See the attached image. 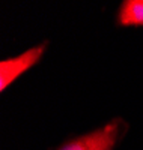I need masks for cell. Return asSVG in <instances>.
I'll use <instances>...</instances> for the list:
<instances>
[{
	"label": "cell",
	"instance_id": "3",
	"mask_svg": "<svg viewBox=\"0 0 143 150\" xmlns=\"http://www.w3.org/2000/svg\"><path fill=\"white\" fill-rule=\"evenodd\" d=\"M118 23L121 26L143 27V0H125L118 12Z\"/></svg>",
	"mask_w": 143,
	"mask_h": 150
},
{
	"label": "cell",
	"instance_id": "2",
	"mask_svg": "<svg viewBox=\"0 0 143 150\" xmlns=\"http://www.w3.org/2000/svg\"><path fill=\"white\" fill-rule=\"evenodd\" d=\"M47 44H39L27 51L21 53L20 56L11 57L0 62V90H5L8 86H11L18 77L33 68L41 60L42 54L45 53Z\"/></svg>",
	"mask_w": 143,
	"mask_h": 150
},
{
	"label": "cell",
	"instance_id": "1",
	"mask_svg": "<svg viewBox=\"0 0 143 150\" xmlns=\"http://www.w3.org/2000/svg\"><path fill=\"white\" fill-rule=\"evenodd\" d=\"M121 135V120H112L97 131L77 137L57 150H113Z\"/></svg>",
	"mask_w": 143,
	"mask_h": 150
}]
</instances>
